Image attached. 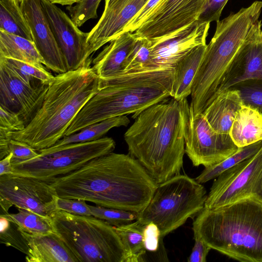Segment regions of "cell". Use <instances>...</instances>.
Returning <instances> with one entry per match:
<instances>
[{"label": "cell", "instance_id": "6da1fadb", "mask_svg": "<svg viewBox=\"0 0 262 262\" xmlns=\"http://www.w3.org/2000/svg\"><path fill=\"white\" fill-rule=\"evenodd\" d=\"M48 182L59 198L137 213L148 205L158 186L135 158L113 152Z\"/></svg>", "mask_w": 262, "mask_h": 262}, {"label": "cell", "instance_id": "7a4b0ae2", "mask_svg": "<svg viewBox=\"0 0 262 262\" xmlns=\"http://www.w3.org/2000/svg\"><path fill=\"white\" fill-rule=\"evenodd\" d=\"M167 99L134 114L124 136L129 155L158 184L180 173L185 153L180 102Z\"/></svg>", "mask_w": 262, "mask_h": 262}, {"label": "cell", "instance_id": "3957f363", "mask_svg": "<svg viewBox=\"0 0 262 262\" xmlns=\"http://www.w3.org/2000/svg\"><path fill=\"white\" fill-rule=\"evenodd\" d=\"M91 58L80 68L58 74L49 83L43 101L21 130L10 134L38 151L53 146L64 136L74 119L98 91L100 78Z\"/></svg>", "mask_w": 262, "mask_h": 262}, {"label": "cell", "instance_id": "277c9868", "mask_svg": "<svg viewBox=\"0 0 262 262\" xmlns=\"http://www.w3.org/2000/svg\"><path fill=\"white\" fill-rule=\"evenodd\" d=\"M173 69L160 68L100 78L98 91L73 120L64 136L112 117L138 114L171 95Z\"/></svg>", "mask_w": 262, "mask_h": 262}, {"label": "cell", "instance_id": "5b68a950", "mask_svg": "<svg viewBox=\"0 0 262 262\" xmlns=\"http://www.w3.org/2000/svg\"><path fill=\"white\" fill-rule=\"evenodd\" d=\"M192 229L194 236L230 258L262 262V201L255 198L204 208L193 221Z\"/></svg>", "mask_w": 262, "mask_h": 262}, {"label": "cell", "instance_id": "8992f818", "mask_svg": "<svg viewBox=\"0 0 262 262\" xmlns=\"http://www.w3.org/2000/svg\"><path fill=\"white\" fill-rule=\"evenodd\" d=\"M262 2L231 13L216 21L214 34L206 48L195 76L190 94L194 114L202 113L213 97L224 75L259 20Z\"/></svg>", "mask_w": 262, "mask_h": 262}, {"label": "cell", "instance_id": "52a82bcc", "mask_svg": "<svg viewBox=\"0 0 262 262\" xmlns=\"http://www.w3.org/2000/svg\"><path fill=\"white\" fill-rule=\"evenodd\" d=\"M54 232L77 262H128L126 250L115 227L94 216L56 211Z\"/></svg>", "mask_w": 262, "mask_h": 262}, {"label": "cell", "instance_id": "ba28073f", "mask_svg": "<svg viewBox=\"0 0 262 262\" xmlns=\"http://www.w3.org/2000/svg\"><path fill=\"white\" fill-rule=\"evenodd\" d=\"M207 194L204 186L186 174H177L158 184L151 200L137 220L154 223L162 238L182 226L204 208Z\"/></svg>", "mask_w": 262, "mask_h": 262}, {"label": "cell", "instance_id": "9c48e42d", "mask_svg": "<svg viewBox=\"0 0 262 262\" xmlns=\"http://www.w3.org/2000/svg\"><path fill=\"white\" fill-rule=\"evenodd\" d=\"M115 141L111 138L40 150L30 160L12 164L13 173L49 182L53 178L77 170L91 160L113 151Z\"/></svg>", "mask_w": 262, "mask_h": 262}, {"label": "cell", "instance_id": "30bf717a", "mask_svg": "<svg viewBox=\"0 0 262 262\" xmlns=\"http://www.w3.org/2000/svg\"><path fill=\"white\" fill-rule=\"evenodd\" d=\"M180 102L185 153L193 166L207 167L216 164L238 150L229 134L217 133L202 113L194 114L187 98Z\"/></svg>", "mask_w": 262, "mask_h": 262}, {"label": "cell", "instance_id": "8fae6325", "mask_svg": "<svg viewBox=\"0 0 262 262\" xmlns=\"http://www.w3.org/2000/svg\"><path fill=\"white\" fill-rule=\"evenodd\" d=\"M215 179L207 194L205 208L220 207L247 198L262 201V146L255 155Z\"/></svg>", "mask_w": 262, "mask_h": 262}, {"label": "cell", "instance_id": "7c38bea8", "mask_svg": "<svg viewBox=\"0 0 262 262\" xmlns=\"http://www.w3.org/2000/svg\"><path fill=\"white\" fill-rule=\"evenodd\" d=\"M58 198L48 182L13 173L0 175L1 215L15 206L51 218L59 210Z\"/></svg>", "mask_w": 262, "mask_h": 262}, {"label": "cell", "instance_id": "4fadbf2b", "mask_svg": "<svg viewBox=\"0 0 262 262\" xmlns=\"http://www.w3.org/2000/svg\"><path fill=\"white\" fill-rule=\"evenodd\" d=\"M208 0H163L134 32L151 39L184 28L199 20Z\"/></svg>", "mask_w": 262, "mask_h": 262}, {"label": "cell", "instance_id": "5bb4252c", "mask_svg": "<svg viewBox=\"0 0 262 262\" xmlns=\"http://www.w3.org/2000/svg\"><path fill=\"white\" fill-rule=\"evenodd\" d=\"M57 43L66 59L68 71L83 66L91 58L87 37L71 18L49 0H40Z\"/></svg>", "mask_w": 262, "mask_h": 262}, {"label": "cell", "instance_id": "9a60e30c", "mask_svg": "<svg viewBox=\"0 0 262 262\" xmlns=\"http://www.w3.org/2000/svg\"><path fill=\"white\" fill-rule=\"evenodd\" d=\"M210 23L197 21L169 34L151 39V55L159 68L173 69L194 49L206 45Z\"/></svg>", "mask_w": 262, "mask_h": 262}, {"label": "cell", "instance_id": "2e32d148", "mask_svg": "<svg viewBox=\"0 0 262 262\" xmlns=\"http://www.w3.org/2000/svg\"><path fill=\"white\" fill-rule=\"evenodd\" d=\"M48 84H28L0 62V106L17 114L26 124L40 107Z\"/></svg>", "mask_w": 262, "mask_h": 262}, {"label": "cell", "instance_id": "e0dca14e", "mask_svg": "<svg viewBox=\"0 0 262 262\" xmlns=\"http://www.w3.org/2000/svg\"><path fill=\"white\" fill-rule=\"evenodd\" d=\"M20 7L28 23L33 41L46 67L55 73L68 71L66 59L57 43L40 0H23Z\"/></svg>", "mask_w": 262, "mask_h": 262}, {"label": "cell", "instance_id": "ac0fdd59", "mask_svg": "<svg viewBox=\"0 0 262 262\" xmlns=\"http://www.w3.org/2000/svg\"><path fill=\"white\" fill-rule=\"evenodd\" d=\"M103 12L88 32L87 43L92 54L120 35L127 24L149 0H104Z\"/></svg>", "mask_w": 262, "mask_h": 262}, {"label": "cell", "instance_id": "d6986e66", "mask_svg": "<svg viewBox=\"0 0 262 262\" xmlns=\"http://www.w3.org/2000/svg\"><path fill=\"white\" fill-rule=\"evenodd\" d=\"M250 79L262 80L261 20L254 25L246 42L224 75L214 96L236 83Z\"/></svg>", "mask_w": 262, "mask_h": 262}, {"label": "cell", "instance_id": "ffe728a7", "mask_svg": "<svg viewBox=\"0 0 262 262\" xmlns=\"http://www.w3.org/2000/svg\"><path fill=\"white\" fill-rule=\"evenodd\" d=\"M136 37L125 32L112 40L92 61V67L100 78L123 74L124 63Z\"/></svg>", "mask_w": 262, "mask_h": 262}, {"label": "cell", "instance_id": "44dd1931", "mask_svg": "<svg viewBox=\"0 0 262 262\" xmlns=\"http://www.w3.org/2000/svg\"><path fill=\"white\" fill-rule=\"evenodd\" d=\"M19 229L28 246L27 262H77L56 233L34 235Z\"/></svg>", "mask_w": 262, "mask_h": 262}, {"label": "cell", "instance_id": "7402d4cb", "mask_svg": "<svg viewBox=\"0 0 262 262\" xmlns=\"http://www.w3.org/2000/svg\"><path fill=\"white\" fill-rule=\"evenodd\" d=\"M243 104L238 91L230 88L215 95L202 114L215 132L229 134L235 115Z\"/></svg>", "mask_w": 262, "mask_h": 262}, {"label": "cell", "instance_id": "603a6c76", "mask_svg": "<svg viewBox=\"0 0 262 262\" xmlns=\"http://www.w3.org/2000/svg\"><path fill=\"white\" fill-rule=\"evenodd\" d=\"M229 135L238 147L262 141V113L243 104L235 115Z\"/></svg>", "mask_w": 262, "mask_h": 262}, {"label": "cell", "instance_id": "cb8c5ba5", "mask_svg": "<svg viewBox=\"0 0 262 262\" xmlns=\"http://www.w3.org/2000/svg\"><path fill=\"white\" fill-rule=\"evenodd\" d=\"M206 45L197 47L179 61L173 68L171 95L180 101L191 94L194 78L204 54Z\"/></svg>", "mask_w": 262, "mask_h": 262}, {"label": "cell", "instance_id": "d4e9b609", "mask_svg": "<svg viewBox=\"0 0 262 262\" xmlns=\"http://www.w3.org/2000/svg\"><path fill=\"white\" fill-rule=\"evenodd\" d=\"M0 57L45 65L44 60L33 41L1 29Z\"/></svg>", "mask_w": 262, "mask_h": 262}, {"label": "cell", "instance_id": "484cf974", "mask_svg": "<svg viewBox=\"0 0 262 262\" xmlns=\"http://www.w3.org/2000/svg\"><path fill=\"white\" fill-rule=\"evenodd\" d=\"M0 29L33 41L20 3L17 0H0Z\"/></svg>", "mask_w": 262, "mask_h": 262}, {"label": "cell", "instance_id": "4316f807", "mask_svg": "<svg viewBox=\"0 0 262 262\" xmlns=\"http://www.w3.org/2000/svg\"><path fill=\"white\" fill-rule=\"evenodd\" d=\"M129 123V119L124 115L108 118L90 125L74 134L64 136L51 147H58L72 143L96 140L102 138L112 128L127 126Z\"/></svg>", "mask_w": 262, "mask_h": 262}, {"label": "cell", "instance_id": "83f0119b", "mask_svg": "<svg viewBox=\"0 0 262 262\" xmlns=\"http://www.w3.org/2000/svg\"><path fill=\"white\" fill-rule=\"evenodd\" d=\"M144 225L136 220L130 223L115 227L128 255V262L143 261L146 253L144 244Z\"/></svg>", "mask_w": 262, "mask_h": 262}, {"label": "cell", "instance_id": "f1b7e54d", "mask_svg": "<svg viewBox=\"0 0 262 262\" xmlns=\"http://www.w3.org/2000/svg\"><path fill=\"white\" fill-rule=\"evenodd\" d=\"M16 213L0 215L15 223L19 229L32 234L43 235L54 233L52 220L30 210L17 208Z\"/></svg>", "mask_w": 262, "mask_h": 262}, {"label": "cell", "instance_id": "f546056e", "mask_svg": "<svg viewBox=\"0 0 262 262\" xmlns=\"http://www.w3.org/2000/svg\"><path fill=\"white\" fill-rule=\"evenodd\" d=\"M261 146L262 141H260L246 146L238 147L234 154L224 160L205 167L201 173L194 179L198 183L203 184L215 179L225 170L255 155Z\"/></svg>", "mask_w": 262, "mask_h": 262}, {"label": "cell", "instance_id": "4dcf8cb0", "mask_svg": "<svg viewBox=\"0 0 262 262\" xmlns=\"http://www.w3.org/2000/svg\"><path fill=\"white\" fill-rule=\"evenodd\" d=\"M150 50V40L136 37L124 63V73H134L156 69Z\"/></svg>", "mask_w": 262, "mask_h": 262}, {"label": "cell", "instance_id": "1f68e13d", "mask_svg": "<svg viewBox=\"0 0 262 262\" xmlns=\"http://www.w3.org/2000/svg\"><path fill=\"white\" fill-rule=\"evenodd\" d=\"M0 62L11 69L24 81L31 85H34L32 83L34 79L49 84L55 77L43 68L42 64H36L1 57Z\"/></svg>", "mask_w": 262, "mask_h": 262}, {"label": "cell", "instance_id": "d6a6232c", "mask_svg": "<svg viewBox=\"0 0 262 262\" xmlns=\"http://www.w3.org/2000/svg\"><path fill=\"white\" fill-rule=\"evenodd\" d=\"M0 242L27 255L28 246L18 226L14 222L0 216Z\"/></svg>", "mask_w": 262, "mask_h": 262}, {"label": "cell", "instance_id": "836d02e7", "mask_svg": "<svg viewBox=\"0 0 262 262\" xmlns=\"http://www.w3.org/2000/svg\"><path fill=\"white\" fill-rule=\"evenodd\" d=\"M91 214L114 227L130 223L137 220L138 213L122 209L89 205Z\"/></svg>", "mask_w": 262, "mask_h": 262}, {"label": "cell", "instance_id": "e575fe53", "mask_svg": "<svg viewBox=\"0 0 262 262\" xmlns=\"http://www.w3.org/2000/svg\"><path fill=\"white\" fill-rule=\"evenodd\" d=\"M231 88L238 91L243 104L256 108L262 113V80H247Z\"/></svg>", "mask_w": 262, "mask_h": 262}, {"label": "cell", "instance_id": "d590c367", "mask_svg": "<svg viewBox=\"0 0 262 262\" xmlns=\"http://www.w3.org/2000/svg\"><path fill=\"white\" fill-rule=\"evenodd\" d=\"M101 1L80 0L67 9L73 21L79 27L88 20L97 17V9Z\"/></svg>", "mask_w": 262, "mask_h": 262}, {"label": "cell", "instance_id": "8d00e7d4", "mask_svg": "<svg viewBox=\"0 0 262 262\" xmlns=\"http://www.w3.org/2000/svg\"><path fill=\"white\" fill-rule=\"evenodd\" d=\"M9 151L13 155L12 165L28 161L39 155L37 151L27 143L14 139L10 141Z\"/></svg>", "mask_w": 262, "mask_h": 262}, {"label": "cell", "instance_id": "74e56055", "mask_svg": "<svg viewBox=\"0 0 262 262\" xmlns=\"http://www.w3.org/2000/svg\"><path fill=\"white\" fill-rule=\"evenodd\" d=\"M26 125L17 114L0 106V129L11 133L24 129Z\"/></svg>", "mask_w": 262, "mask_h": 262}, {"label": "cell", "instance_id": "f35d334b", "mask_svg": "<svg viewBox=\"0 0 262 262\" xmlns=\"http://www.w3.org/2000/svg\"><path fill=\"white\" fill-rule=\"evenodd\" d=\"M57 207L59 210L81 215H92L89 205L85 201L78 199H70L58 197Z\"/></svg>", "mask_w": 262, "mask_h": 262}, {"label": "cell", "instance_id": "ab89813d", "mask_svg": "<svg viewBox=\"0 0 262 262\" xmlns=\"http://www.w3.org/2000/svg\"><path fill=\"white\" fill-rule=\"evenodd\" d=\"M163 1V0H149L127 24L122 33L125 32H135L148 17L154 9Z\"/></svg>", "mask_w": 262, "mask_h": 262}, {"label": "cell", "instance_id": "60d3db41", "mask_svg": "<svg viewBox=\"0 0 262 262\" xmlns=\"http://www.w3.org/2000/svg\"><path fill=\"white\" fill-rule=\"evenodd\" d=\"M228 1V0H208L198 21L209 23L219 21Z\"/></svg>", "mask_w": 262, "mask_h": 262}, {"label": "cell", "instance_id": "b9f144b4", "mask_svg": "<svg viewBox=\"0 0 262 262\" xmlns=\"http://www.w3.org/2000/svg\"><path fill=\"white\" fill-rule=\"evenodd\" d=\"M144 244L146 251H157L162 239L158 227L154 223L145 225L144 230Z\"/></svg>", "mask_w": 262, "mask_h": 262}, {"label": "cell", "instance_id": "7bdbcfd3", "mask_svg": "<svg viewBox=\"0 0 262 262\" xmlns=\"http://www.w3.org/2000/svg\"><path fill=\"white\" fill-rule=\"evenodd\" d=\"M194 245L187 261L206 262V257L211 248L198 236H194Z\"/></svg>", "mask_w": 262, "mask_h": 262}, {"label": "cell", "instance_id": "ee69618b", "mask_svg": "<svg viewBox=\"0 0 262 262\" xmlns=\"http://www.w3.org/2000/svg\"><path fill=\"white\" fill-rule=\"evenodd\" d=\"M12 153L10 152L7 156L1 160L0 175L13 173V168L11 163Z\"/></svg>", "mask_w": 262, "mask_h": 262}, {"label": "cell", "instance_id": "f6af8a7d", "mask_svg": "<svg viewBox=\"0 0 262 262\" xmlns=\"http://www.w3.org/2000/svg\"><path fill=\"white\" fill-rule=\"evenodd\" d=\"M51 2L55 4H60L63 6H71L73 4L79 2L80 0H49Z\"/></svg>", "mask_w": 262, "mask_h": 262}, {"label": "cell", "instance_id": "bcb514c9", "mask_svg": "<svg viewBox=\"0 0 262 262\" xmlns=\"http://www.w3.org/2000/svg\"><path fill=\"white\" fill-rule=\"evenodd\" d=\"M17 1L20 3L23 0H17Z\"/></svg>", "mask_w": 262, "mask_h": 262}, {"label": "cell", "instance_id": "7dc6e473", "mask_svg": "<svg viewBox=\"0 0 262 262\" xmlns=\"http://www.w3.org/2000/svg\"><path fill=\"white\" fill-rule=\"evenodd\" d=\"M261 27H262V20H261Z\"/></svg>", "mask_w": 262, "mask_h": 262}]
</instances>
